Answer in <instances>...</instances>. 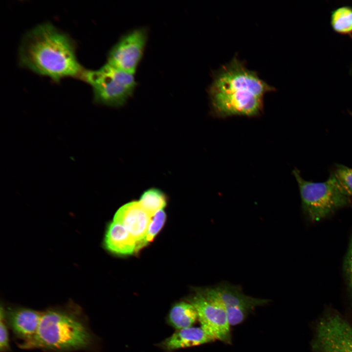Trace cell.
<instances>
[{
    "instance_id": "cell-3",
    "label": "cell",
    "mask_w": 352,
    "mask_h": 352,
    "mask_svg": "<svg viewBox=\"0 0 352 352\" xmlns=\"http://www.w3.org/2000/svg\"><path fill=\"white\" fill-rule=\"evenodd\" d=\"M92 336L82 314L78 309L58 308L42 313L36 334L24 348H43L66 351L88 347Z\"/></svg>"
},
{
    "instance_id": "cell-16",
    "label": "cell",
    "mask_w": 352,
    "mask_h": 352,
    "mask_svg": "<svg viewBox=\"0 0 352 352\" xmlns=\"http://www.w3.org/2000/svg\"><path fill=\"white\" fill-rule=\"evenodd\" d=\"M142 207L152 216L163 209L167 203V198L160 190L152 188L143 192L138 201Z\"/></svg>"
},
{
    "instance_id": "cell-2",
    "label": "cell",
    "mask_w": 352,
    "mask_h": 352,
    "mask_svg": "<svg viewBox=\"0 0 352 352\" xmlns=\"http://www.w3.org/2000/svg\"><path fill=\"white\" fill-rule=\"evenodd\" d=\"M18 56L21 66L56 82L66 77L80 79L85 69L77 58L74 41L49 22L24 34Z\"/></svg>"
},
{
    "instance_id": "cell-17",
    "label": "cell",
    "mask_w": 352,
    "mask_h": 352,
    "mask_svg": "<svg viewBox=\"0 0 352 352\" xmlns=\"http://www.w3.org/2000/svg\"><path fill=\"white\" fill-rule=\"evenodd\" d=\"M331 176L344 193L352 196V168L339 165Z\"/></svg>"
},
{
    "instance_id": "cell-7",
    "label": "cell",
    "mask_w": 352,
    "mask_h": 352,
    "mask_svg": "<svg viewBox=\"0 0 352 352\" xmlns=\"http://www.w3.org/2000/svg\"><path fill=\"white\" fill-rule=\"evenodd\" d=\"M203 288L222 306L231 326L242 323L256 307L264 306L269 301L248 296L240 286L226 282Z\"/></svg>"
},
{
    "instance_id": "cell-12",
    "label": "cell",
    "mask_w": 352,
    "mask_h": 352,
    "mask_svg": "<svg viewBox=\"0 0 352 352\" xmlns=\"http://www.w3.org/2000/svg\"><path fill=\"white\" fill-rule=\"evenodd\" d=\"M216 339L200 326L176 330L172 335L157 344L165 352L192 347L214 342Z\"/></svg>"
},
{
    "instance_id": "cell-8",
    "label": "cell",
    "mask_w": 352,
    "mask_h": 352,
    "mask_svg": "<svg viewBox=\"0 0 352 352\" xmlns=\"http://www.w3.org/2000/svg\"><path fill=\"white\" fill-rule=\"evenodd\" d=\"M312 347L316 352H352V327L338 315H326L317 324Z\"/></svg>"
},
{
    "instance_id": "cell-10",
    "label": "cell",
    "mask_w": 352,
    "mask_h": 352,
    "mask_svg": "<svg viewBox=\"0 0 352 352\" xmlns=\"http://www.w3.org/2000/svg\"><path fill=\"white\" fill-rule=\"evenodd\" d=\"M152 217L138 201H133L120 207L113 221L121 224L130 233L136 242L137 251L142 248Z\"/></svg>"
},
{
    "instance_id": "cell-6",
    "label": "cell",
    "mask_w": 352,
    "mask_h": 352,
    "mask_svg": "<svg viewBox=\"0 0 352 352\" xmlns=\"http://www.w3.org/2000/svg\"><path fill=\"white\" fill-rule=\"evenodd\" d=\"M195 307L200 327L216 340L230 344L232 335L227 314L220 304L204 288L195 290L187 299Z\"/></svg>"
},
{
    "instance_id": "cell-1",
    "label": "cell",
    "mask_w": 352,
    "mask_h": 352,
    "mask_svg": "<svg viewBox=\"0 0 352 352\" xmlns=\"http://www.w3.org/2000/svg\"><path fill=\"white\" fill-rule=\"evenodd\" d=\"M275 90L234 56L212 73L207 92L212 113L225 118L258 116L263 110L264 94Z\"/></svg>"
},
{
    "instance_id": "cell-13",
    "label": "cell",
    "mask_w": 352,
    "mask_h": 352,
    "mask_svg": "<svg viewBox=\"0 0 352 352\" xmlns=\"http://www.w3.org/2000/svg\"><path fill=\"white\" fill-rule=\"evenodd\" d=\"M104 245L107 250L117 255H131L136 251V242L127 230L112 221L107 227Z\"/></svg>"
},
{
    "instance_id": "cell-9",
    "label": "cell",
    "mask_w": 352,
    "mask_h": 352,
    "mask_svg": "<svg viewBox=\"0 0 352 352\" xmlns=\"http://www.w3.org/2000/svg\"><path fill=\"white\" fill-rule=\"evenodd\" d=\"M148 39L146 28L133 29L123 35L108 53L107 63L134 75L140 62Z\"/></svg>"
},
{
    "instance_id": "cell-15",
    "label": "cell",
    "mask_w": 352,
    "mask_h": 352,
    "mask_svg": "<svg viewBox=\"0 0 352 352\" xmlns=\"http://www.w3.org/2000/svg\"><path fill=\"white\" fill-rule=\"evenodd\" d=\"M330 23L333 30L343 35L352 34V7L345 5L336 8L331 12Z\"/></svg>"
},
{
    "instance_id": "cell-4",
    "label": "cell",
    "mask_w": 352,
    "mask_h": 352,
    "mask_svg": "<svg viewBox=\"0 0 352 352\" xmlns=\"http://www.w3.org/2000/svg\"><path fill=\"white\" fill-rule=\"evenodd\" d=\"M80 79L91 86L94 103L112 107L123 106L137 84L133 74L108 63L98 69H84Z\"/></svg>"
},
{
    "instance_id": "cell-19",
    "label": "cell",
    "mask_w": 352,
    "mask_h": 352,
    "mask_svg": "<svg viewBox=\"0 0 352 352\" xmlns=\"http://www.w3.org/2000/svg\"><path fill=\"white\" fill-rule=\"evenodd\" d=\"M5 313L4 309L1 307L0 312V350L5 352L9 348L8 332L4 321Z\"/></svg>"
},
{
    "instance_id": "cell-20",
    "label": "cell",
    "mask_w": 352,
    "mask_h": 352,
    "mask_svg": "<svg viewBox=\"0 0 352 352\" xmlns=\"http://www.w3.org/2000/svg\"><path fill=\"white\" fill-rule=\"evenodd\" d=\"M348 273L351 289H352V242L350 249L348 258Z\"/></svg>"
},
{
    "instance_id": "cell-18",
    "label": "cell",
    "mask_w": 352,
    "mask_h": 352,
    "mask_svg": "<svg viewBox=\"0 0 352 352\" xmlns=\"http://www.w3.org/2000/svg\"><path fill=\"white\" fill-rule=\"evenodd\" d=\"M166 217V214L163 209L158 211L152 217L146 236L142 243V247L152 241L160 231L165 223Z\"/></svg>"
},
{
    "instance_id": "cell-11",
    "label": "cell",
    "mask_w": 352,
    "mask_h": 352,
    "mask_svg": "<svg viewBox=\"0 0 352 352\" xmlns=\"http://www.w3.org/2000/svg\"><path fill=\"white\" fill-rule=\"evenodd\" d=\"M43 312L28 308L10 309L7 312V321L16 335L25 341L32 340L37 333Z\"/></svg>"
},
{
    "instance_id": "cell-14",
    "label": "cell",
    "mask_w": 352,
    "mask_h": 352,
    "mask_svg": "<svg viewBox=\"0 0 352 352\" xmlns=\"http://www.w3.org/2000/svg\"><path fill=\"white\" fill-rule=\"evenodd\" d=\"M197 320V311L188 301L175 303L166 317L168 324L176 330L192 327Z\"/></svg>"
},
{
    "instance_id": "cell-5",
    "label": "cell",
    "mask_w": 352,
    "mask_h": 352,
    "mask_svg": "<svg viewBox=\"0 0 352 352\" xmlns=\"http://www.w3.org/2000/svg\"><path fill=\"white\" fill-rule=\"evenodd\" d=\"M293 174L298 183L303 209L313 220H320L348 204L349 198L333 177L321 182L307 181L295 169Z\"/></svg>"
}]
</instances>
